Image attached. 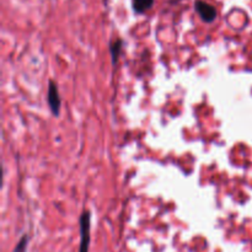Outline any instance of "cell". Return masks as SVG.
Masks as SVG:
<instances>
[{"label": "cell", "instance_id": "6da1fadb", "mask_svg": "<svg viewBox=\"0 0 252 252\" xmlns=\"http://www.w3.org/2000/svg\"><path fill=\"white\" fill-rule=\"evenodd\" d=\"M90 212H84L80 217V249L79 252H89L90 244Z\"/></svg>", "mask_w": 252, "mask_h": 252}, {"label": "cell", "instance_id": "7a4b0ae2", "mask_svg": "<svg viewBox=\"0 0 252 252\" xmlns=\"http://www.w3.org/2000/svg\"><path fill=\"white\" fill-rule=\"evenodd\" d=\"M196 11L198 12V15L201 16V19L204 22H213L217 17V10L213 5L208 4L206 1H202V0H197L196 4Z\"/></svg>", "mask_w": 252, "mask_h": 252}, {"label": "cell", "instance_id": "3957f363", "mask_svg": "<svg viewBox=\"0 0 252 252\" xmlns=\"http://www.w3.org/2000/svg\"><path fill=\"white\" fill-rule=\"evenodd\" d=\"M47 100H48L49 108L54 116H58L61 112V97H59L58 88L54 84V81H49L48 84V94H47Z\"/></svg>", "mask_w": 252, "mask_h": 252}, {"label": "cell", "instance_id": "277c9868", "mask_svg": "<svg viewBox=\"0 0 252 252\" xmlns=\"http://www.w3.org/2000/svg\"><path fill=\"white\" fill-rule=\"evenodd\" d=\"M133 9L138 14H143L147 10H149L150 7L154 4V0H132Z\"/></svg>", "mask_w": 252, "mask_h": 252}, {"label": "cell", "instance_id": "5b68a950", "mask_svg": "<svg viewBox=\"0 0 252 252\" xmlns=\"http://www.w3.org/2000/svg\"><path fill=\"white\" fill-rule=\"evenodd\" d=\"M122 47H123V42L122 39H116L115 42L110 44V52H111V57H112V63L116 64V62L118 61L120 58V54L121 51H122Z\"/></svg>", "mask_w": 252, "mask_h": 252}, {"label": "cell", "instance_id": "8992f818", "mask_svg": "<svg viewBox=\"0 0 252 252\" xmlns=\"http://www.w3.org/2000/svg\"><path fill=\"white\" fill-rule=\"evenodd\" d=\"M27 244H29V236L24 235L21 238V240H20L19 243H17L16 248L14 249V251H12V252H26Z\"/></svg>", "mask_w": 252, "mask_h": 252}]
</instances>
